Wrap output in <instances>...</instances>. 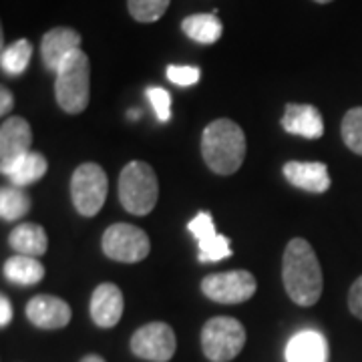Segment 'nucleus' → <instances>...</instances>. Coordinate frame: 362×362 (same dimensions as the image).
I'll use <instances>...</instances> for the list:
<instances>
[{
  "label": "nucleus",
  "mask_w": 362,
  "mask_h": 362,
  "mask_svg": "<svg viewBox=\"0 0 362 362\" xmlns=\"http://www.w3.org/2000/svg\"><path fill=\"white\" fill-rule=\"evenodd\" d=\"M282 278L288 296L298 306H314L322 296V268L316 252L304 238H294L288 242L282 262Z\"/></svg>",
  "instance_id": "1"
},
{
  "label": "nucleus",
  "mask_w": 362,
  "mask_h": 362,
  "mask_svg": "<svg viewBox=\"0 0 362 362\" xmlns=\"http://www.w3.org/2000/svg\"><path fill=\"white\" fill-rule=\"evenodd\" d=\"M202 156L218 175H232L246 157V135L232 119H216L202 135Z\"/></svg>",
  "instance_id": "2"
},
{
  "label": "nucleus",
  "mask_w": 362,
  "mask_h": 362,
  "mask_svg": "<svg viewBox=\"0 0 362 362\" xmlns=\"http://www.w3.org/2000/svg\"><path fill=\"white\" fill-rule=\"evenodd\" d=\"M54 97L59 107L78 115L87 109L90 97V65L89 57L77 49L65 59V63L54 73Z\"/></svg>",
  "instance_id": "3"
},
{
  "label": "nucleus",
  "mask_w": 362,
  "mask_h": 362,
  "mask_svg": "<svg viewBox=\"0 0 362 362\" xmlns=\"http://www.w3.org/2000/svg\"><path fill=\"white\" fill-rule=\"evenodd\" d=\"M159 197V183L153 168L145 161H131L119 175V202L133 216L153 211Z\"/></svg>",
  "instance_id": "4"
},
{
  "label": "nucleus",
  "mask_w": 362,
  "mask_h": 362,
  "mask_svg": "<svg viewBox=\"0 0 362 362\" xmlns=\"http://www.w3.org/2000/svg\"><path fill=\"white\" fill-rule=\"evenodd\" d=\"M246 344V328L230 316L209 318L202 330V350L211 362L233 361Z\"/></svg>",
  "instance_id": "5"
},
{
  "label": "nucleus",
  "mask_w": 362,
  "mask_h": 362,
  "mask_svg": "<svg viewBox=\"0 0 362 362\" xmlns=\"http://www.w3.org/2000/svg\"><path fill=\"white\" fill-rule=\"evenodd\" d=\"M107 189H109V181L101 165L83 163L75 169L71 180V199L81 216L85 218L97 216L105 206Z\"/></svg>",
  "instance_id": "6"
},
{
  "label": "nucleus",
  "mask_w": 362,
  "mask_h": 362,
  "mask_svg": "<svg viewBox=\"0 0 362 362\" xmlns=\"http://www.w3.org/2000/svg\"><path fill=\"white\" fill-rule=\"evenodd\" d=\"M103 252L107 258L123 262V264H135L149 256V238L141 228L131 223H113L103 233Z\"/></svg>",
  "instance_id": "7"
},
{
  "label": "nucleus",
  "mask_w": 362,
  "mask_h": 362,
  "mask_svg": "<svg viewBox=\"0 0 362 362\" xmlns=\"http://www.w3.org/2000/svg\"><path fill=\"white\" fill-rule=\"evenodd\" d=\"M256 278L247 270L209 274L202 280V292L218 304H242L256 294Z\"/></svg>",
  "instance_id": "8"
},
{
  "label": "nucleus",
  "mask_w": 362,
  "mask_h": 362,
  "mask_svg": "<svg viewBox=\"0 0 362 362\" xmlns=\"http://www.w3.org/2000/svg\"><path fill=\"white\" fill-rule=\"evenodd\" d=\"M177 340L173 328L165 322H149L131 337V352L149 362H169L175 354Z\"/></svg>",
  "instance_id": "9"
},
{
  "label": "nucleus",
  "mask_w": 362,
  "mask_h": 362,
  "mask_svg": "<svg viewBox=\"0 0 362 362\" xmlns=\"http://www.w3.org/2000/svg\"><path fill=\"white\" fill-rule=\"evenodd\" d=\"M187 230L197 240L199 246V262L209 264V262H220L232 256V247L226 235L216 232L214 228V218L207 211H199L194 220L187 223Z\"/></svg>",
  "instance_id": "10"
},
{
  "label": "nucleus",
  "mask_w": 362,
  "mask_h": 362,
  "mask_svg": "<svg viewBox=\"0 0 362 362\" xmlns=\"http://www.w3.org/2000/svg\"><path fill=\"white\" fill-rule=\"evenodd\" d=\"M33 145V131L23 117H8L0 127V169L2 173L18 157L26 156Z\"/></svg>",
  "instance_id": "11"
},
{
  "label": "nucleus",
  "mask_w": 362,
  "mask_h": 362,
  "mask_svg": "<svg viewBox=\"0 0 362 362\" xmlns=\"http://www.w3.org/2000/svg\"><path fill=\"white\" fill-rule=\"evenodd\" d=\"M26 318L42 330H59L71 322V306L63 298L40 294L28 300Z\"/></svg>",
  "instance_id": "12"
},
{
  "label": "nucleus",
  "mask_w": 362,
  "mask_h": 362,
  "mask_svg": "<svg viewBox=\"0 0 362 362\" xmlns=\"http://www.w3.org/2000/svg\"><path fill=\"white\" fill-rule=\"evenodd\" d=\"M81 49V35L73 28H66V26H57L51 28L42 40H40V57H42V63L45 66L57 73L59 66L65 63V59Z\"/></svg>",
  "instance_id": "13"
},
{
  "label": "nucleus",
  "mask_w": 362,
  "mask_h": 362,
  "mask_svg": "<svg viewBox=\"0 0 362 362\" xmlns=\"http://www.w3.org/2000/svg\"><path fill=\"white\" fill-rule=\"evenodd\" d=\"M123 292L111 282H105L95 288L90 296V318L99 328H113L123 316Z\"/></svg>",
  "instance_id": "14"
},
{
  "label": "nucleus",
  "mask_w": 362,
  "mask_h": 362,
  "mask_svg": "<svg viewBox=\"0 0 362 362\" xmlns=\"http://www.w3.org/2000/svg\"><path fill=\"white\" fill-rule=\"evenodd\" d=\"M282 127L304 139H320L324 135V119L314 105L288 103L282 117Z\"/></svg>",
  "instance_id": "15"
},
{
  "label": "nucleus",
  "mask_w": 362,
  "mask_h": 362,
  "mask_svg": "<svg viewBox=\"0 0 362 362\" xmlns=\"http://www.w3.org/2000/svg\"><path fill=\"white\" fill-rule=\"evenodd\" d=\"M286 180L298 189L310 194H324L330 189V173L320 161H288L284 165Z\"/></svg>",
  "instance_id": "16"
},
{
  "label": "nucleus",
  "mask_w": 362,
  "mask_h": 362,
  "mask_svg": "<svg viewBox=\"0 0 362 362\" xmlns=\"http://www.w3.org/2000/svg\"><path fill=\"white\" fill-rule=\"evenodd\" d=\"M286 362H328V342L322 332L304 328L286 344Z\"/></svg>",
  "instance_id": "17"
},
{
  "label": "nucleus",
  "mask_w": 362,
  "mask_h": 362,
  "mask_svg": "<svg viewBox=\"0 0 362 362\" xmlns=\"http://www.w3.org/2000/svg\"><path fill=\"white\" fill-rule=\"evenodd\" d=\"M8 244H11V247H13L16 254L37 258V256H42L47 252L49 238H47V232L40 228L39 223L25 221V223H18L13 232H11Z\"/></svg>",
  "instance_id": "18"
},
{
  "label": "nucleus",
  "mask_w": 362,
  "mask_h": 362,
  "mask_svg": "<svg viewBox=\"0 0 362 362\" xmlns=\"http://www.w3.org/2000/svg\"><path fill=\"white\" fill-rule=\"evenodd\" d=\"M47 169H49V163L45 156L28 151L26 156L18 157L13 165L4 171V175H8L14 187H26V185H33L35 181L42 180Z\"/></svg>",
  "instance_id": "19"
},
{
  "label": "nucleus",
  "mask_w": 362,
  "mask_h": 362,
  "mask_svg": "<svg viewBox=\"0 0 362 362\" xmlns=\"http://www.w3.org/2000/svg\"><path fill=\"white\" fill-rule=\"evenodd\" d=\"M4 278L16 286H35L45 278V266L33 256L16 254L4 262Z\"/></svg>",
  "instance_id": "20"
},
{
  "label": "nucleus",
  "mask_w": 362,
  "mask_h": 362,
  "mask_svg": "<svg viewBox=\"0 0 362 362\" xmlns=\"http://www.w3.org/2000/svg\"><path fill=\"white\" fill-rule=\"evenodd\" d=\"M181 28L185 33V37H189L199 45H214L221 39L223 26L216 13L209 14H192L187 18H183Z\"/></svg>",
  "instance_id": "21"
},
{
  "label": "nucleus",
  "mask_w": 362,
  "mask_h": 362,
  "mask_svg": "<svg viewBox=\"0 0 362 362\" xmlns=\"http://www.w3.org/2000/svg\"><path fill=\"white\" fill-rule=\"evenodd\" d=\"M30 57H33V45L26 39L16 40L11 47L2 49V57H0L2 71L13 75V77H18L26 71V66L30 63Z\"/></svg>",
  "instance_id": "22"
},
{
  "label": "nucleus",
  "mask_w": 362,
  "mask_h": 362,
  "mask_svg": "<svg viewBox=\"0 0 362 362\" xmlns=\"http://www.w3.org/2000/svg\"><path fill=\"white\" fill-rule=\"evenodd\" d=\"M30 209V199L23 187H4L0 192V216L4 221H18Z\"/></svg>",
  "instance_id": "23"
},
{
  "label": "nucleus",
  "mask_w": 362,
  "mask_h": 362,
  "mask_svg": "<svg viewBox=\"0 0 362 362\" xmlns=\"http://www.w3.org/2000/svg\"><path fill=\"white\" fill-rule=\"evenodd\" d=\"M342 139L350 151L362 156V107H352L342 119Z\"/></svg>",
  "instance_id": "24"
},
{
  "label": "nucleus",
  "mask_w": 362,
  "mask_h": 362,
  "mask_svg": "<svg viewBox=\"0 0 362 362\" xmlns=\"http://www.w3.org/2000/svg\"><path fill=\"white\" fill-rule=\"evenodd\" d=\"M171 0H127L129 14L137 23H156L169 8Z\"/></svg>",
  "instance_id": "25"
},
{
  "label": "nucleus",
  "mask_w": 362,
  "mask_h": 362,
  "mask_svg": "<svg viewBox=\"0 0 362 362\" xmlns=\"http://www.w3.org/2000/svg\"><path fill=\"white\" fill-rule=\"evenodd\" d=\"M147 99H149V103L153 107L157 119L161 123H168L169 119H171V95H169L168 90L161 89V87H149L147 89Z\"/></svg>",
  "instance_id": "26"
},
{
  "label": "nucleus",
  "mask_w": 362,
  "mask_h": 362,
  "mask_svg": "<svg viewBox=\"0 0 362 362\" xmlns=\"http://www.w3.org/2000/svg\"><path fill=\"white\" fill-rule=\"evenodd\" d=\"M202 77V71L197 66L189 65H171L168 66V78L180 87H192Z\"/></svg>",
  "instance_id": "27"
},
{
  "label": "nucleus",
  "mask_w": 362,
  "mask_h": 362,
  "mask_svg": "<svg viewBox=\"0 0 362 362\" xmlns=\"http://www.w3.org/2000/svg\"><path fill=\"white\" fill-rule=\"evenodd\" d=\"M349 308L350 312L362 320V276L352 284L349 292Z\"/></svg>",
  "instance_id": "28"
},
{
  "label": "nucleus",
  "mask_w": 362,
  "mask_h": 362,
  "mask_svg": "<svg viewBox=\"0 0 362 362\" xmlns=\"http://www.w3.org/2000/svg\"><path fill=\"white\" fill-rule=\"evenodd\" d=\"M13 320V304H11V300L6 296L0 298V326L4 328V326H8Z\"/></svg>",
  "instance_id": "29"
},
{
  "label": "nucleus",
  "mask_w": 362,
  "mask_h": 362,
  "mask_svg": "<svg viewBox=\"0 0 362 362\" xmlns=\"http://www.w3.org/2000/svg\"><path fill=\"white\" fill-rule=\"evenodd\" d=\"M0 101H2V103H0V113L6 115V113L13 109V93L2 87V90H0Z\"/></svg>",
  "instance_id": "30"
},
{
  "label": "nucleus",
  "mask_w": 362,
  "mask_h": 362,
  "mask_svg": "<svg viewBox=\"0 0 362 362\" xmlns=\"http://www.w3.org/2000/svg\"><path fill=\"white\" fill-rule=\"evenodd\" d=\"M81 362H105V361L101 358V356H97V354H87V356H85Z\"/></svg>",
  "instance_id": "31"
},
{
  "label": "nucleus",
  "mask_w": 362,
  "mask_h": 362,
  "mask_svg": "<svg viewBox=\"0 0 362 362\" xmlns=\"http://www.w3.org/2000/svg\"><path fill=\"white\" fill-rule=\"evenodd\" d=\"M139 117H141V113H139V109H131L129 119H139Z\"/></svg>",
  "instance_id": "32"
},
{
  "label": "nucleus",
  "mask_w": 362,
  "mask_h": 362,
  "mask_svg": "<svg viewBox=\"0 0 362 362\" xmlns=\"http://www.w3.org/2000/svg\"><path fill=\"white\" fill-rule=\"evenodd\" d=\"M314 2H318V4H328V2H332V0H314Z\"/></svg>",
  "instance_id": "33"
}]
</instances>
